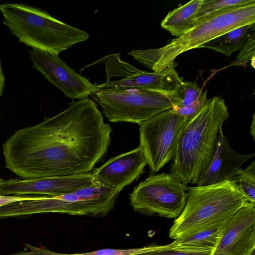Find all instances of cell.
<instances>
[{"label": "cell", "instance_id": "5b68a950", "mask_svg": "<svg viewBox=\"0 0 255 255\" xmlns=\"http://www.w3.org/2000/svg\"><path fill=\"white\" fill-rule=\"evenodd\" d=\"M255 23V4H252L210 16L163 47L133 50L128 54L153 72H160L175 65L174 60L181 54L201 48L230 30Z\"/></svg>", "mask_w": 255, "mask_h": 255}, {"label": "cell", "instance_id": "7402d4cb", "mask_svg": "<svg viewBox=\"0 0 255 255\" xmlns=\"http://www.w3.org/2000/svg\"><path fill=\"white\" fill-rule=\"evenodd\" d=\"M255 31L250 36L247 43L240 50L232 65L244 66L247 65L255 57Z\"/></svg>", "mask_w": 255, "mask_h": 255}, {"label": "cell", "instance_id": "ba28073f", "mask_svg": "<svg viewBox=\"0 0 255 255\" xmlns=\"http://www.w3.org/2000/svg\"><path fill=\"white\" fill-rule=\"evenodd\" d=\"M186 123L171 109L139 125V146L152 172L158 171L173 159L179 136Z\"/></svg>", "mask_w": 255, "mask_h": 255}, {"label": "cell", "instance_id": "2e32d148", "mask_svg": "<svg viewBox=\"0 0 255 255\" xmlns=\"http://www.w3.org/2000/svg\"><path fill=\"white\" fill-rule=\"evenodd\" d=\"M203 0H192L170 11L161 22L162 27L176 37L193 26Z\"/></svg>", "mask_w": 255, "mask_h": 255}, {"label": "cell", "instance_id": "8992f818", "mask_svg": "<svg viewBox=\"0 0 255 255\" xmlns=\"http://www.w3.org/2000/svg\"><path fill=\"white\" fill-rule=\"evenodd\" d=\"M168 92L100 89L90 96L100 106L109 122L139 125L163 112L173 109Z\"/></svg>", "mask_w": 255, "mask_h": 255}, {"label": "cell", "instance_id": "e0dca14e", "mask_svg": "<svg viewBox=\"0 0 255 255\" xmlns=\"http://www.w3.org/2000/svg\"><path fill=\"white\" fill-rule=\"evenodd\" d=\"M255 29V23L237 27L207 42L201 48L211 49L230 56L244 47Z\"/></svg>", "mask_w": 255, "mask_h": 255}, {"label": "cell", "instance_id": "7a4b0ae2", "mask_svg": "<svg viewBox=\"0 0 255 255\" xmlns=\"http://www.w3.org/2000/svg\"><path fill=\"white\" fill-rule=\"evenodd\" d=\"M228 117L224 100L218 96L207 99L200 112L186 123L169 173L185 185L196 184L213 159L220 128Z\"/></svg>", "mask_w": 255, "mask_h": 255}, {"label": "cell", "instance_id": "ffe728a7", "mask_svg": "<svg viewBox=\"0 0 255 255\" xmlns=\"http://www.w3.org/2000/svg\"><path fill=\"white\" fill-rule=\"evenodd\" d=\"M25 245L29 251L9 255H135L147 249V247L129 249H105L88 253L63 254L51 251L44 247H36L29 244Z\"/></svg>", "mask_w": 255, "mask_h": 255}, {"label": "cell", "instance_id": "d4e9b609", "mask_svg": "<svg viewBox=\"0 0 255 255\" xmlns=\"http://www.w3.org/2000/svg\"><path fill=\"white\" fill-rule=\"evenodd\" d=\"M39 196H40L0 195V207L16 202L36 199L38 198Z\"/></svg>", "mask_w": 255, "mask_h": 255}, {"label": "cell", "instance_id": "4316f807", "mask_svg": "<svg viewBox=\"0 0 255 255\" xmlns=\"http://www.w3.org/2000/svg\"><path fill=\"white\" fill-rule=\"evenodd\" d=\"M250 134L252 136L254 140H255V114L253 116L252 121L250 128Z\"/></svg>", "mask_w": 255, "mask_h": 255}, {"label": "cell", "instance_id": "603a6c76", "mask_svg": "<svg viewBox=\"0 0 255 255\" xmlns=\"http://www.w3.org/2000/svg\"><path fill=\"white\" fill-rule=\"evenodd\" d=\"M212 254H196L184 252L174 249L169 244L147 247L145 252L135 255H212Z\"/></svg>", "mask_w": 255, "mask_h": 255}, {"label": "cell", "instance_id": "f546056e", "mask_svg": "<svg viewBox=\"0 0 255 255\" xmlns=\"http://www.w3.org/2000/svg\"><path fill=\"white\" fill-rule=\"evenodd\" d=\"M251 255H255V251H254L252 254H251Z\"/></svg>", "mask_w": 255, "mask_h": 255}, {"label": "cell", "instance_id": "4fadbf2b", "mask_svg": "<svg viewBox=\"0 0 255 255\" xmlns=\"http://www.w3.org/2000/svg\"><path fill=\"white\" fill-rule=\"evenodd\" d=\"M147 165L141 149L137 147L112 157L102 166L93 170L95 181L103 186L119 193L137 180Z\"/></svg>", "mask_w": 255, "mask_h": 255}, {"label": "cell", "instance_id": "277c9868", "mask_svg": "<svg viewBox=\"0 0 255 255\" xmlns=\"http://www.w3.org/2000/svg\"><path fill=\"white\" fill-rule=\"evenodd\" d=\"M3 23L19 41L34 50L58 55L89 37L87 32L68 25L45 11L18 3L0 5Z\"/></svg>", "mask_w": 255, "mask_h": 255}, {"label": "cell", "instance_id": "6da1fadb", "mask_svg": "<svg viewBox=\"0 0 255 255\" xmlns=\"http://www.w3.org/2000/svg\"><path fill=\"white\" fill-rule=\"evenodd\" d=\"M112 129L92 100L16 131L2 145L5 167L24 179L91 172L110 145Z\"/></svg>", "mask_w": 255, "mask_h": 255}, {"label": "cell", "instance_id": "ac0fdd59", "mask_svg": "<svg viewBox=\"0 0 255 255\" xmlns=\"http://www.w3.org/2000/svg\"><path fill=\"white\" fill-rule=\"evenodd\" d=\"M207 91L202 92L194 82L183 81L175 89L168 92L173 104V109L189 107L199 101Z\"/></svg>", "mask_w": 255, "mask_h": 255}, {"label": "cell", "instance_id": "7c38bea8", "mask_svg": "<svg viewBox=\"0 0 255 255\" xmlns=\"http://www.w3.org/2000/svg\"><path fill=\"white\" fill-rule=\"evenodd\" d=\"M255 249V204L247 202L230 220L212 255H251Z\"/></svg>", "mask_w": 255, "mask_h": 255}, {"label": "cell", "instance_id": "30bf717a", "mask_svg": "<svg viewBox=\"0 0 255 255\" xmlns=\"http://www.w3.org/2000/svg\"><path fill=\"white\" fill-rule=\"evenodd\" d=\"M30 58L33 67L66 97L79 100L88 98L96 91V84L75 72L58 55L33 49Z\"/></svg>", "mask_w": 255, "mask_h": 255}, {"label": "cell", "instance_id": "44dd1931", "mask_svg": "<svg viewBox=\"0 0 255 255\" xmlns=\"http://www.w3.org/2000/svg\"><path fill=\"white\" fill-rule=\"evenodd\" d=\"M248 202L255 204V161L239 168L231 179Z\"/></svg>", "mask_w": 255, "mask_h": 255}, {"label": "cell", "instance_id": "83f0119b", "mask_svg": "<svg viewBox=\"0 0 255 255\" xmlns=\"http://www.w3.org/2000/svg\"><path fill=\"white\" fill-rule=\"evenodd\" d=\"M255 58H254L250 62H251V65L253 67V68H255Z\"/></svg>", "mask_w": 255, "mask_h": 255}, {"label": "cell", "instance_id": "8fae6325", "mask_svg": "<svg viewBox=\"0 0 255 255\" xmlns=\"http://www.w3.org/2000/svg\"><path fill=\"white\" fill-rule=\"evenodd\" d=\"M92 172L72 175L11 179L0 185V195L39 194L56 196L98 184Z\"/></svg>", "mask_w": 255, "mask_h": 255}, {"label": "cell", "instance_id": "d6986e66", "mask_svg": "<svg viewBox=\"0 0 255 255\" xmlns=\"http://www.w3.org/2000/svg\"><path fill=\"white\" fill-rule=\"evenodd\" d=\"M252 4H255V0H203L194 25L210 16Z\"/></svg>", "mask_w": 255, "mask_h": 255}, {"label": "cell", "instance_id": "5bb4252c", "mask_svg": "<svg viewBox=\"0 0 255 255\" xmlns=\"http://www.w3.org/2000/svg\"><path fill=\"white\" fill-rule=\"evenodd\" d=\"M255 153L243 154L237 152L230 145L227 137L220 128L216 150L206 171L196 184L207 185L225 180H231L236 171Z\"/></svg>", "mask_w": 255, "mask_h": 255}, {"label": "cell", "instance_id": "3957f363", "mask_svg": "<svg viewBox=\"0 0 255 255\" xmlns=\"http://www.w3.org/2000/svg\"><path fill=\"white\" fill-rule=\"evenodd\" d=\"M247 202L232 180L189 187L185 206L169 237L182 239L226 223Z\"/></svg>", "mask_w": 255, "mask_h": 255}, {"label": "cell", "instance_id": "9a60e30c", "mask_svg": "<svg viewBox=\"0 0 255 255\" xmlns=\"http://www.w3.org/2000/svg\"><path fill=\"white\" fill-rule=\"evenodd\" d=\"M228 223L184 238L175 240L170 244L174 249L184 252L196 254L213 253Z\"/></svg>", "mask_w": 255, "mask_h": 255}, {"label": "cell", "instance_id": "484cf974", "mask_svg": "<svg viewBox=\"0 0 255 255\" xmlns=\"http://www.w3.org/2000/svg\"><path fill=\"white\" fill-rule=\"evenodd\" d=\"M5 78L0 61V97L2 95L4 87Z\"/></svg>", "mask_w": 255, "mask_h": 255}, {"label": "cell", "instance_id": "cb8c5ba5", "mask_svg": "<svg viewBox=\"0 0 255 255\" xmlns=\"http://www.w3.org/2000/svg\"><path fill=\"white\" fill-rule=\"evenodd\" d=\"M207 100L205 95L199 101L189 107H185L173 109L174 111L180 116L183 120L188 122L193 119L202 110Z\"/></svg>", "mask_w": 255, "mask_h": 255}, {"label": "cell", "instance_id": "52a82bcc", "mask_svg": "<svg viewBox=\"0 0 255 255\" xmlns=\"http://www.w3.org/2000/svg\"><path fill=\"white\" fill-rule=\"evenodd\" d=\"M188 188L170 173L151 174L129 194L130 205L142 215L175 219L184 209Z\"/></svg>", "mask_w": 255, "mask_h": 255}, {"label": "cell", "instance_id": "f1b7e54d", "mask_svg": "<svg viewBox=\"0 0 255 255\" xmlns=\"http://www.w3.org/2000/svg\"><path fill=\"white\" fill-rule=\"evenodd\" d=\"M4 180H3L2 179H1L0 177V185L4 182Z\"/></svg>", "mask_w": 255, "mask_h": 255}, {"label": "cell", "instance_id": "9c48e42d", "mask_svg": "<svg viewBox=\"0 0 255 255\" xmlns=\"http://www.w3.org/2000/svg\"><path fill=\"white\" fill-rule=\"evenodd\" d=\"M101 62L105 65L107 80L117 77L121 78L96 84V90L139 89L167 92L173 90L182 82L174 65L160 72H148L123 61L120 53L109 54L93 64Z\"/></svg>", "mask_w": 255, "mask_h": 255}]
</instances>
